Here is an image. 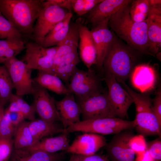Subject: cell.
I'll return each instance as SVG.
<instances>
[{
  "label": "cell",
  "instance_id": "ba28073f",
  "mask_svg": "<svg viewBox=\"0 0 161 161\" xmlns=\"http://www.w3.org/2000/svg\"><path fill=\"white\" fill-rule=\"evenodd\" d=\"M3 64L9 74L16 94L21 96L32 95L34 89L33 80L31 77L32 69L16 57L9 59Z\"/></svg>",
  "mask_w": 161,
  "mask_h": 161
},
{
  "label": "cell",
  "instance_id": "d4e9b609",
  "mask_svg": "<svg viewBox=\"0 0 161 161\" xmlns=\"http://www.w3.org/2000/svg\"><path fill=\"white\" fill-rule=\"evenodd\" d=\"M33 80L45 88L59 95L71 94L61 80L55 75L47 71L38 70Z\"/></svg>",
  "mask_w": 161,
  "mask_h": 161
},
{
  "label": "cell",
  "instance_id": "484cf974",
  "mask_svg": "<svg viewBox=\"0 0 161 161\" xmlns=\"http://www.w3.org/2000/svg\"><path fill=\"white\" fill-rule=\"evenodd\" d=\"M77 49L68 55L53 70V74L58 76L68 86L70 78L76 65L79 63Z\"/></svg>",
  "mask_w": 161,
  "mask_h": 161
},
{
  "label": "cell",
  "instance_id": "277c9868",
  "mask_svg": "<svg viewBox=\"0 0 161 161\" xmlns=\"http://www.w3.org/2000/svg\"><path fill=\"white\" fill-rule=\"evenodd\" d=\"M122 83L133 99L136 116L134 128L139 134L144 136L158 135L161 138V126L152 110V100L148 94L137 93L123 81Z\"/></svg>",
  "mask_w": 161,
  "mask_h": 161
},
{
  "label": "cell",
  "instance_id": "d6986e66",
  "mask_svg": "<svg viewBox=\"0 0 161 161\" xmlns=\"http://www.w3.org/2000/svg\"><path fill=\"white\" fill-rule=\"evenodd\" d=\"M55 104L60 117V121L64 129L72 124L80 121L81 109L72 94L66 95L61 100H55Z\"/></svg>",
  "mask_w": 161,
  "mask_h": 161
},
{
  "label": "cell",
  "instance_id": "5b68a950",
  "mask_svg": "<svg viewBox=\"0 0 161 161\" xmlns=\"http://www.w3.org/2000/svg\"><path fill=\"white\" fill-rule=\"evenodd\" d=\"M134 120H124L112 117L80 121L69 125L64 129L63 133L68 134L81 131L106 135L115 134L123 131L134 128Z\"/></svg>",
  "mask_w": 161,
  "mask_h": 161
},
{
  "label": "cell",
  "instance_id": "74e56055",
  "mask_svg": "<svg viewBox=\"0 0 161 161\" xmlns=\"http://www.w3.org/2000/svg\"><path fill=\"white\" fill-rule=\"evenodd\" d=\"M161 138L147 142V150L154 161L161 160Z\"/></svg>",
  "mask_w": 161,
  "mask_h": 161
},
{
  "label": "cell",
  "instance_id": "f35d334b",
  "mask_svg": "<svg viewBox=\"0 0 161 161\" xmlns=\"http://www.w3.org/2000/svg\"><path fill=\"white\" fill-rule=\"evenodd\" d=\"M152 109L154 115L161 126V91L160 88L158 89L154 98L152 100Z\"/></svg>",
  "mask_w": 161,
  "mask_h": 161
},
{
  "label": "cell",
  "instance_id": "2e32d148",
  "mask_svg": "<svg viewBox=\"0 0 161 161\" xmlns=\"http://www.w3.org/2000/svg\"><path fill=\"white\" fill-rule=\"evenodd\" d=\"M130 0H103L88 13L87 23L94 26L109 19L123 7L130 4Z\"/></svg>",
  "mask_w": 161,
  "mask_h": 161
},
{
  "label": "cell",
  "instance_id": "9a60e30c",
  "mask_svg": "<svg viewBox=\"0 0 161 161\" xmlns=\"http://www.w3.org/2000/svg\"><path fill=\"white\" fill-rule=\"evenodd\" d=\"M109 19H107L93 27L90 30L96 50L97 66L103 70V61L108 47L114 35L109 30Z\"/></svg>",
  "mask_w": 161,
  "mask_h": 161
},
{
  "label": "cell",
  "instance_id": "7bdbcfd3",
  "mask_svg": "<svg viewBox=\"0 0 161 161\" xmlns=\"http://www.w3.org/2000/svg\"><path fill=\"white\" fill-rule=\"evenodd\" d=\"M82 155L72 154L68 161H81Z\"/></svg>",
  "mask_w": 161,
  "mask_h": 161
},
{
  "label": "cell",
  "instance_id": "d590c367",
  "mask_svg": "<svg viewBox=\"0 0 161 161\" xmlns=\"http://www.w3.org/2000/svg\"><path fill=\"white\" fill-rule=\"evenodd\" d=\"M14 148L13 138H0V161H9Z\"/></svg>",
  "mask_w": 161,
  "mask_h": 161
},
{
  "label": "cell",
  "instance_id": "7402d4cb",
  "mask_svg": "<svg viewBox=\"0 0 161 161\" xmlns=\"http://www.w3.org/2000/svg\"><path fill=\"white\" fill-rule=\"evenodd\" d=\"M64 156V153H49L41 150L14 148L9 161H62Z\"/></svg>",
  "mask_w": 161,
  "mask_h": 161
},
{
  "label": "cell",
  "instance_id": "f546056e",
  "mask_svg": "<svg viewBox=\"0 0 161 161\" xmlns=\"http://www.w3.org/2000/svg\"><path fill=\"white\" fill-rule=\"evenodd\" d=\"M129 7V14L134 21H145L148 16L149 8V0H137L132 1Z\"/></svg>",
  "mask_w": 161,
  "mask_h": 161
},
{
  "label": "cell",
  "instance_id": "7a4b0ae2",
  "mask_svg": "<svg viewBox=\"0 0 161 161\" xmlns=\"http://www.w3.org/2000/svg\"><path fill=\"white\" fill-rule=\"evenodd\" d=\"M129 4L123 7L109 18L108 26L131 48L140 52H148L146 22H137L131 19Z\"/></svg>",
  "mask_w": 161,
  "mask_h": 161
},
{
  "label": "cell",
  "instance_id": "52a82bcc",
  "mask_svg": "<svg viewBox=\"0 0 161 161\" xmlns=\"http://www.w3.org/2000/svg\"><path fill=\"white\" fill-rule=\"evenodd\" d=\"M26 52L21 61L31 69L47 71L52 73L54 58L57 46L45 48L35 42L26 45Z\"/></svg>",
  "mask_w": 161,
  "mask_h": 161
},
{
  "label": "cell",
  "instance_id": "7c38bea8",
  "mask_svg": "<svg viewBox=\"0 0 161 161\" xmlns=\"http://www.w3.org/2000/svg\"><path fill=\"white\" fill-rule=\"evenodd\" d=\"M134 135L132 129L114 134L104 146L110 161H135L136 154L129 144L130 139Z\"/></svg>",
  "mask_w": 161,
  "mask_h": 161
},
{
  "label": "cell",
  "instance_id": "9c48e42d",
  "mask_svg": "<svg viewBox=\"0 0 161 161\" xmlns=\"http://www.w3.org/2000/svg\"><path fill=\"white\" fill-rule=\"evenodd\" d=\"M81 111L82 120L115 117L109 100L108 92L85 99H77Z\"/></svg>",
  "mask_w": 161,
  "mask_h": 161
},
{
  "label": "cell",
  "instance_id": "8fae6325",
  "mask_svg": "<svg viewBox=\"0 0 161 161\" xmlns=\"http://www.w3.org/2000/svg\"><path fill=\"white\" fill-rule=\"evenodd\" d=\"M67 10L55 5H45L37 19L32 33L37 42L44 38L69 12Z\"/></svg>",
  "mask_w": 161,
  "mask_h": 161
},
{
  "label": "cell",
  "instance_id": "8992f818",
  "mask_svg": "<svg viewBox=\"0 0 161 161\" xmlns=\"http://www.w3.org/2000/svg\"><path fill=\"white\" fill-rule=\"evenodd\" d=\"M67 88L77 99H85L100 94L103 90L101 80L92 69L85 71L76 67L69 79Z\"/></svg>",
  "mask_w": 161,
  "mask_h": 161
},
{
  "label": "cell",
  "instance_id": "836d02e7",
  "mask_svg": "<svg viewBox=\"0 0 161 161\" xmlns=\"http://www.w3.org/2000/svg\"><path fill=\"white\" fill-rule=\"evenodd\" d=\"M22 36L0 11V40Z\"/></svg>",
  "mask_w": 161,
  "mask_h": 161
},
{
  "label": "cell",
  "instance_id": "44dd1931",
  "mask_svg": "<svg viewBox=\"0 0 161 161\" xmlns=\"http://www.w3.org/2000/svg\"><path fill=\"white\" fill-rule=\"evenodd\" d=\"M79 41L78 23H70L68 33L65 38L57 46L58 48L54 58L52 73L54 69L64 59L66 56L78 49Z\"/></svg>",
  "mask_w": 161,
  "mask_h": 161
},
{
  "label": "cell",
  "instance_id": "6da1fadb",
  "mask_svg": "<svg viewBox=\"0 0 161 161\" xmlns=\"http://www.w3.org/2000/svg\"><path fill=\"white\" fill-rule=\"evenodd\" d=\"M44 0H0V11L22 35L32 34L33 24L44 7Z\"/></svg>",
  "mask_w": 161,
  "mask_h": 161
},
{
  "label": "cell",
  "instance_id": "f1b7e54d",
  "mask_svg": "<svg viewBox=\"0 0 161 161\" xmlns=\"http://www.w3.org/2000/svg\"><path fill=\"white\" fill-rule=\"evenodd\" d=\"M9 101V105L6 109L8 111L19 112L23 114L25 119L30 121L35 119L36 112L34 106L27 103L22 96L12 93Z\"/></svg>",
  "mask_w": 161,
  "mask_h": 161
},
{
  "label": "cell",
  "instance_id": "ee69618b",
  "mask_svg": "<svg viewBox=\"0 0 161 161\" xmlns=\"http://www.w3.org/2000/svg\"><path fill=\"white\" fill-rule=\"evenodd\" d=\"M5 105L0 101V123L3 117L4 112V106Z\"/></svg>",
  "mask_w": 161,
  "mask_h": 161
},
{
  "label": "cell",
  "instance_id": "1f68e13d",
  "mask_svg": "<svg viewBox=\"0 0 161 161\" xmlns=\"http://www.w3.org/2000/svg\"><path fill=\"white\" fill-rule=\"evenodd\" d=\"M69 24H70L66 25L58 31L47 34L36 43L45 48L58 46L66 36L69 30Z\"/></svg>",
  "mask_w": 161,
  "mask_h": 161
},
{
  "label": "cell",
  "instance_id": "83f0119b",
  "mask_svg": "<svg viewBox=\"0 0 161 161\" xmlns=\"http://www.w3.org/2000/svg\"><path fill=\"white\" fill-rule=\"evenodd\" d=\"M13 137L14 147L16 149L27 150L35 143L28 122L25 120L17 126Z\"/></svg>",
  "mask_w": 161,
  "mask_h": 161
},
{
  "label": "cell",
  "instance_id": "b9f144b4",
  "mask_svg": "<svg viewBox=\"0 0 161 161\" xmlns=\"http://www.w3.org/2000/svg\"><path fill=\"white\" fill-rule=\"evenodd\" d=\"M81 161H110L106 155L95 154L89 156H82Z\"/></svg>",
  "mask_w": 161,
  "mask_h": 161
},
{
  "label": "cell",
  "instance_id": "4dcf8cb0",
  "mask_svg": "<svg viewBox=\"0 0 161 161\" xmlns=\"http://www.w3.org/2000/svg\"><path fill=\"white\" fill-rule=\"evenodd\" d=\"M13 88L7 69L4 65L0 66V101L4 105L9 101Z\"/></svg>",
  "mask_w": 161,
  "mask_h": 161
},
{
  "label": "cell",
  "instance_id": "ac0fdd59",
  "mask_svg": "<svg viewBox=\"0 0 161 161\" xmlns=\"http://www.w3.org/2000/svg\"><path fill=\"white\" fill-rule=\"evenodd\" d=\"M79 35V47L81 60L88 68L91 70V67L97 64L96 51L90 30L86 26L78 22Z\"/></svg>",
  "mask_w": 161,
  "mask_h": 161
},
{
  "label": "cell",
  "instance_id": "603a6c76",
  "mask_svg": "<svg viewBox=\"0 0 161 161\" xmlns=\"http://www.w3.org/2000/svg\"><path fill=\"white\" fill-rule=\"evenodd\" d=\"M58 136L45 137L36 142L29 149L31 150H41L49 153L66 150L69 146L68 134L63 133Z\"/></svg>",
  "mask_w": 161,
  "mask_h": 161
},
{
  "label": "cell",
  "instance_id": "30bf717a",
  "mask_svg": "<svg viewBox=\"0 0 161 161\" xmlns=\"http://www.w3.org/2000/svg\"><path fill=\"white\" fill-rule=\"evenodd\" d=\"M108 89V97L115 116L121 119L127 116V111L134 100L130 95L119 84L113 75L104 73Z\"/></svg>",
  "mask_w": 161,
  "mask_h": 161
},
{
  "label": "cell",
  "instance_id": "5bb4252c",
  "mask_svg": "<svg viewBox=\"0 0 161 161\" xmlns=\"http://www.w3.org/2000/svg\"><path fill=\"white\" fill-rule=\"evenodd\" d=\"M107 143L103 135L89 133L77 136L69 145L66 152L84 156L95 154Z\"/></svg>",
  "mask_w": 161,
  "mask_h": 161
},
{
  "label": "cell",
  "instance_id": "cb8c5ba5",
  "mask_svg": "<svg viewBox=\"0 0 161 161\" xmlns=\"http://www.w3.org/2000/svg\"><path fill=\"white\" fill-rule=\"evenodd\" d=\"M28 124L35 143L43 138L64 132V128L55 123H49L40 118L30 120Z\"/></svg>",
  "mask_w": 161,
  "mask_h": 161
},
{
  "label": "cell",
  "instance_id": "ffe728a7",
  "mask_svg": "<svg viewBox=\"0 0 161 161\" xmlns=\"http://www.w3.org/2000/svg\"><path fill=\"white\" fill-rule=\"evenodd\" d=\"M130 76L132 84L142 93L153 89L157 80L155 69L148 64L135 66Z\"/></svg>",
  "mask_w": 161,
  "mask_h": 161
},
{
  "label": "cell",
  "instance_id": "8d00e7d4",
  "mask_svg": "<svg viewBox=\"0 0 161 161\" xmlns=\"http://www.w3.org/2000/svg\"><path fill=\"white\" fill-rule=\"evenodd\" d=\"M129 144L131 148L136 154L143 152L147 149V142L143 135H134L130 139Z\"/></svg>",
  "mask_w": 161,
  "mask_h": 161
},
{
  "label": "cell",
  "instance_id": "d6a6232c",
  "mask_svg": "<svg viewBox=\"0 0 161 161\" xmlns=\"http://www.w3.org/2000/svg\"><path fill=\"white\" fill-rule=\"evenodd\" d=\"M103 0H71L72 10L79 16L88 13Z\"/></svg>",
  "mask_w": 161,
  "mask_h": 161
},
{
  "label": "cell",
  "instance_id": "e0dca14e",
  "mask_svg": "<svg viewBox=\"0 0 161 161\" xmlns=\"http://www.w3.org/2000/svg\"><path fill=\"white\" fill-rule=\"evenodd\" d=\"M148 41V50L157 53L161 46V7H151L145 20Z\"/></svg>",
  "mask_w": 161,
  "mask_h": 161
},
{
  "label": "cell",
  "instance_id": "ab89813d",
  "mask_svg": "<svg viewBox=\"0 0 161 161\" xmlns=\"http://www.w3.org/2000/svg\"><path fill=\"white\" fill-rule=\"evenodd\" d=\"M44 4L56 6L71 13L72 10L71 0H47L44 1Z\"/></svg>",
  "mask_w": 161,
  "mask_h": 161
},
{
  "label": "cell",
  "instance_id": "4fadbf2b",
  "mask_svg": "<svg viewBox=\"0 0 161 161\" xmlns=\"http://www.w3.org/2000/svg\"><path fill=\"white\" fill-rule=\"evenodd\" d=\"M33 85L34 91L32 94L34 100L32 105L40 118L51 123L60 121L55 100L50 95L46 89L34 80Z\"/></svg>",
  "mask_w": 161,
  "mask_h": 161
},
{
  "label": "cell",
  "instance_id": "3957f363",
  "mask_svg": "<svg viewBox=\"0 0 161 161\" xmlns=\"http://www.w3.org/2000/svg\"><path fill=\"white\" fill-rule=\"evenodd\" d=\"M137 58L136 54L114 36L103 61V73L111 74L117 81L124 82L130 76Z\"/></svg>",
  "mask_w": 161,
  "mask_h": 161
},
{
  "label": "cell",
  "instance_id": "e575fe53",
  "mask_svg": "<svg viewBox=\"0 0 161 161\" xmlns=\"http://www.w3.org/2000/svg\"><path fill=\"white\" fill-rule=\"evenodd\" d=\"M16 128L11 123L9 113L5 109L0 123V138H13Z\"/></svg>",
  "mask_w": 161,
  "mask_h": 161
},
{
  "label": "cell",
  "instance_id": "60d3db41",
  "mask_svg": "<svg viewBox=\"0 0 161 161\" xmlns=\"http://www.w3.org/2000/svg\"><path fill=\"white\" fill-rule=\"evenodd\" d=\"M8 112L11 121L16 127H17L24 120V116L21 113L18 112Z\"/></svg>",
  "mask_w": 161,
  "mask_h": 161
},
{
  "label": "cell",
  "instance_id": "4316f807",
  "mask_svg": "<svg viewBox=\"0 0 161 161\" xmlns=\"http://www.w3.org/2000/svg\"><path fill=\"white\" fill-rule=\"evenodd\" d=\"M25 49V46L21 37L0 40V64L15 57Z\"/></svg>",
  "mask_w": 161,
  "mask_h": 161
}]
</instances>
